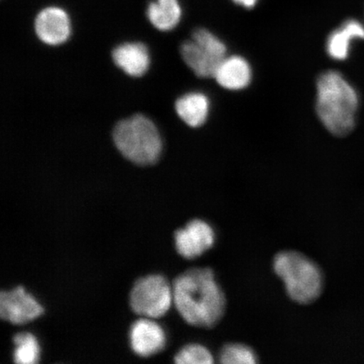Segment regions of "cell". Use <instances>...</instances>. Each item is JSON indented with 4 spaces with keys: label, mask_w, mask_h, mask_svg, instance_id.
<instances>
[{
    "label": "cell",
    "mask_w": 364,
    "mask_h": 364,
    "mask_svg": "<svg viewBox=\"0 0 364 364\" xmlns=\"http://www.w3.org/2000/svg\"><path fill=\"white\" fill-rule=\"evenodd\" d=\"M146 14L154 27L159 31H168L179 24L182 9L179 0H154L149 4Z\"/></svg>",
    "instance_id": "15"
},
{
    "label": "cell",
    "mask_w": 364,
    "mask_h": 364,
    "mask_svg": "<svg viewBox=\"0 0 364 364\" xmlns=\"http://www.w3.org/2000/svg\"><path fill=\"white\" fill-rule=\"evenodd\" d=\"M35 31L40 41L49 46L67 42L71 35V21L68 13L58 6L44 8L36 16Z\"/></svg>",
    "instance_id": "8"
},
{
    "label": "cell",
    "mask_w": 364,
    "mask_h": 364,
    "mask_svg": "<svg viewBox=\"0 0 364 364\" xmlns=\"http://www.w3.org/2000/svg\"><path fill=\"white\" fill-rule=\"evenodd\" d=\"M175 362L178 364H211L215 362L213 354L200 344H188L176 355Z\"/></svg>",
    "instance_id": "18"
},
{
    "label": "cell",
    "mask_w": 364,
    "mask_h": 364,
    "mask_svg": "<svg viewBox=\"0 0 364 364\" xmlns=\"http://www.w3.org/2000/svg\"><path fill=\"white\" fill-rule=\"evenodd\" d=\"M112 139L122 156L135 165H154L161 156V134L153 121L143 114L118 122Z\"/></svg>",
    "instance_id": "3"
},
{
    "label": "cell",
    "mask_w": 364,
    "mask_h": 364,
    "mask_svg": "<svg viewBox=\"0 0 364 364\" xmlns=\"http://www.w3.org/2000/svg\"><path fill=\"white\" fill-rule=\"evenodd\" d=\"M273 269L294 302L311 304L320 297L324 277L317 264L304 255L293 250L279 252L273 261Z\"/></svg>",
    "instance_id": "4"
},
{
    "label": "cell",
    "mask_w": 364,
    "mask_h": 364,
    "mask_svg": "<svg viewBox=\"0 0 364 364\" xmlns=\"http://www.w3.org/2000/svg\"><path fill=\"white\" fill-rule=\"evenodd\" d=\"M130 343L133 351L141 357H149L162 351L166 336L162 327L149 318H140L130 329Z\"/></svg>",
    "instance_id": "9"
},
{
    "label": "cell",
    "mask_w": 364,
    "mask_h": 364,
    "mask_svg": "<svg viewBox=\"0 0 364 364\" xmlns=\"http://www.w3.org/2000/svg\"><path fill=\"white\" fill-rule=\"evenodd\" d=\"M173 302V287L161 275H149L139 279L130 294L132 309L136 315L147 318L165 316Z\"/></svg>",
    "instance_id": "5"
},
{
    "label": "cell",
    "mask_w": 364,
    "mask_h": 364,
    "mask_svg": "<svg viewBox=\"0 0 364 364\" xmlns=\"http://www.w3.org/2000/svg\"><path fill=\"white\" fill-rule=\"evenodd\" d=\"M176 111L186 125L192 127H201L208 119L210 102L206 95L190 92L177 100Z\"/></svg>",
    "instance_id": "13"
},
{
    "label": "cell",
    "mask_w": 364,
    "mask_h": 364,
    "mask_svg": "<svg viewBox=\"0 0 364 364\" xmlns=\"http://www.w3.org/2000/svg\"><path fill=\"white\" fill-rule=\"evenodd\" d=\"M358 108V95L338 71L323 73L317 80L316 111L331 134L344 136L354 129Z\"/></svg>",
    "instance_id": "2"
},
{
    "label": "cell",
    "mask_w": 364,
    "mask_h": 364,
    "mask_svg": "<svg viewBox=\"0 0 364 364\" xmlns=\"http://www.w3.org/2000/svg\"><path fill=\"white\" fill-rule=\"evenodd\" d=\"M232 1L239 4L240 6L250 9L256 6L258 0H232Z\"/></svg>",
    "instance_id": "20"
},
{
    "label": "cell",
    "mask_w": 364,
    "mask_h": 364,
    "mask_svg": "<svg viewBox=\"0 0 364 364\" xmlns=\"http://www.w3.org/2000/svg\"><path fill=\"white\" fill-rule=\"evenodd\" d=\"M356 38L364 39V26L356 20H348L329 36L327 53L335 60H345L349 55L352 41Z\"/></svg>",
    "instance_id": "14"
},
{
    "label": "cell",
    "mask_w": 364,
    "mask_h": 364,
    "mask_svg": "<svg viewBox=\"0 0 364 364\" xmlns=\"http://www.w3.org/2000/svg\"><path fill=\"white\" fill-rule=\"evenodd\" d=\"M112 60L126 75L139 78L146 74L150 65L149 50L142 43H125L112 53Z\"/></svg>",
    "instance_id": "10"
},
{
    "label": "cell",
    "mask_w": 364,
    "mask_h": 364,
    "mask_svg": "<svg viewBox=\"0 0 364 364\" xmlns=\"http://www.w3.org/2000/svg\"><path fill=\"white\" fill-rule=\"evenodd\" d=\"M181 54L186 65L200 78L215 76L217 68L223 60L193 39L181 45Z\"/></svg>",
    "instance_id": "12"
},
{
    "label": "cell",
    "mask_w": 364,
    "mask_h": 364,
    "mask_svg": "<svg viewBox=\"0 0 364 364\" xmlns=\"http://www.w3.org/2000/svg\"><path fill=\"white\" fill-rule=\"evenodd\" d=\"M215 240L213 227L202 220L190 221L175 234L177 252L186 259L201 257L213 247Z\"/></svg>",
    "instance_id": "6"
},
{
    "label": "cell",
    "mask_w": 364,
    "mask_h": 364,
    "mask_svg": "<svg viewBox=\"0 0 364 364\" xmlns=\"http://www.w3.org/2000/svg\"><path fill=\"white\" fill-rule=\"evenodd\" d=\"M174 304L188 324L212 328L222 320L226 309L224 291L210 268H193L173 283Z\"/></svg>",
    "instance_id": "1"
},
{
    "label": "cell",
    "mask_w": 364,
    "mask_h": 364,
    "mask_svg": "<svg viewBox=\"0 0 364 364\" xmlns=\"http://www.w3.org/2000/svg\"><path fill=\"white\" fill-rule=\"evenodd\" d=\"M252 77V68L249 63L242 57L231 56L223 59L213 78L223 88L240 90L247 87Z\"/></svg>",
    "instance_id": "11"
},
{
    "label": "cell",
    "mask_w": 364,
    "mask_h": 364,
    "mask_svg": "<svg viewBox=\"0 0 364 364\" xmlns=\"http://www.w3.org/2000/svg\"><path fill=\"white\" fill-rule=\"evenodd\" d=\"M193 40L208 49L217 58L224 59L226 57L225 44L210 31L203 28L196 30L193 34Z\"/></svg>",
    "instance_id": "19"
},
{
    "label": "cell",
    "mask_w": 364,
    "mask_h": 364,
    "mask_svg": "<svg viewBox=\"0 0 364 364\" xmlns=\"http://www.w3.org/2000/svg\"><path fill=\"white\" fill-rule=\"evenodd\" d=\"M220 360L225 364H252L257 362V357L247 345L230 343L222 348Z\"/></svg>",
    "instance_id": "17"
},
{
    "label": "cell",
    "mask_w": 364,
    "mask_h": 364,
    "mask_svg": "<svg viewBox=\"0 0 364 364\" xmlns=\"http://www.w3.org/2000/svg\"><path fill=\"white\" fill-rule=\"evenodd\" d=\"M16 345L14 359L19 364H34L38 362L40 348L35 336L28 332H21L14 336Z\"/></svg>",
    "instance_id": "16"
},
{
    "label": "cell",
    "mask_w": 364,
    "mask_h": 364,
    "mask_svg": "<svg viewBox=\"0 0 364 364\" xmlns=\"http://www.w3.org/2000/svg\"><path fill=\"white\" fill-rule=\"evenodd\" d=\"M44 309L23 287L0 294V316L16 325L26 324L42 316Z\"/></svg>",
    "instance_id": "7"
}]
</instances>
